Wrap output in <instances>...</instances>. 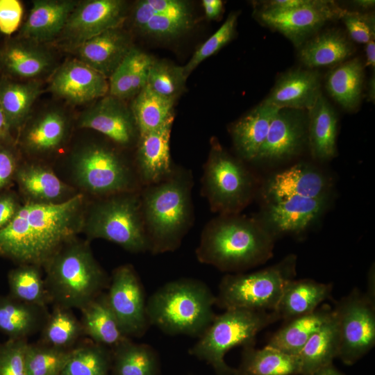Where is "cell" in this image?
<instances>
[{"mask_svg":"<svg viewBox=\"0 0 375 375\" xmlns=\"http://www.w3.org/2000/svg\"><path fill=\"white\" fill-rule=\"evenodd\" d=\"M364 82V66L358 58L337 65L327 75L326 88L344 109L354 110L360 104Z\"/></svg>","mask_w":375,"mask_h":375,"instance_id":"e575fe53","label":"cell"},{"mask_svg":"<svg viewBox=\"0 0 375 375\" xmlns=\"http://www.w3.org/2000/svg\"><path fill=\"white\" fill-rule=\"evenodd\" d=\"M174 101L158 95L147 84L135 96L131 109L139 134L157 129L174 119Z\"/></svg>","mask_w":375,"mask_h":375,"instance_id":"f35d334b","label":"cell"},{"mask_svg":"<svg viewBox=\"0 0 375 375\" xmlns=\"http://www.w3.org/2000/svg\"><path fill=\"white\" fill-rule=\"evenodd\" d=\"M126 15L122 0H89L77 3L62 30V35L74 48L85 41L120 27Z\"/></svg>","mask_w":375,"mask_h":375,"instance_id":"9a60e30c","label":"cell"},{"mask_svg":"<svg viewBox=\"0 0 375 375\" xmlns=\"http://www.w3.org/2000/svg\"><path fill=\"white\" fill-rule=\"evenodd\" d=\"M331 290V284L293 279L286 285L274 312L285 321L312 312L329 298Z\"/></svg>","mask_w":375,"mask_h":375,"instance_id":"83f0119b","label":"cell"},{"mask_svg":"<svg viewBox=\"0 0 375 375\" xmlns=\"http://www.w3.org/2000/svg\"><path fill=\"white\" fill-rule=\"evenodd\" d=\"M187 78L183 67L166 60L154 59L147 84L158 95L175 101L182 91Z\"/></svg>","mask_w":375,"mask_h":375,"instance_id":"ee69618b","label":"cell"},{"mask_svg":"<svg viewBox=\"0 0 375 375\" xmlns=\"http://www.w3.org/2000/svg\"><path fill=\"white\" fill-rule=\"evenodd\" d=\"M333 310L339 334L338 357L353 365L374 346V300L355 289Z\"/></svg>","mask_w":375,"mask_h":375,"instance_id":"8fae6325","label":"cell"},{"mask_svg":"<svg viewBox=\"0 0 375 375\" xmlns=\"http://www.w3.org/2000/svg\"><path fill=\"white\" fill-rule=\"evenodd\" d=\"M11 128L0 106V144H7L11 140Z\"/></svg>","mask_w":375,"mask_h":375,"instance_id":"680465c9","label":"cell"},{"mask_svg":"<svg viewBox=\"0 0 375 375\" xmlns=\"http://www.w3.org/2000/svg\"><path fill=\"white\" fill-rule=\"evenodd\" d=\"M374 2L375 1L374 0H359L355 1L354 3L360 8L369 9L374 7Z\"/></svg>","mask_w":375,"mask_h":375,"instance_id":"6125c7cd","label":"cell"},{"mask_svg":"<svg viewBox=\"0 0 375 375\" xmlns=\"http://www.w3.org/2000/svg\"><path fill=\"white\" fill-rule=\"evenodd\" d=\"M192 171L176 166L165 179L142 187V218L153 254L176 250L194 222Z\"/></svg>","mask_w":375,"mask_h":375,"instance_id":"7a4b0ae2","label":"cell"},{"mask_svg":"<svg viewBox=\"0 0 375 375\" xmlns=\"http://www.w3.org/2000/svg\"><path fill=\"white\" fill-rule=\"evenodd\" d=\"M308 144L312 157L327 160L336 154L338 117L322 94L308 111Z\"/></svg>","mask_w":375,"mask_h":375,"instance_id":"d4e9b609","label":"cell"},{"mask_svg":"<svg viewBox=\"0 0 375 375\" xmlns=\"http://www.w3.org/2000/svg\"><path fill=\"white\" fill-rule=\"evenodd\" d=\"M26 339H8L0 343V375H26Z\"/></svg>","mask_w":375,"mask_h":375,"instance_id":"c3c4849f","label":"cell"},{"mask_svg":"<svg viewBox=\"0 0 375 375\" xmlns=\"http://www.w3.org/2000/svg\"><path fill=\"white\" fill-rule=\"evenodd\" d=\"M342 19L349 37L356 42L367 44L374 40V16L370 13L349 12Z\"/></svg>","mask_w":375,"mask_h":375,"instance_id":"681fc988","label":"cell"},{"mask_svg":"<svg viewBox=\"0 0 375 375\" xmlns=\"http://www.w3.org/2000/svg\"><path fill=\"white\" fill-rule=\"evenodd\" d=\"M328 197L309 198L294 196L267 201L258 218L275 238L277 235L300 233L319 219Z\"/></svg>","mask_w":375,"mask_h":375,"instance_id":"2e32d148","label":"cell"},{"mask_svg":"<svg viewBox=\"0 0 375 375\" xmlns=\"http://www.w3.org/2000/svg\"><path fill=\"white\" fill-rule=\"evenodd\" d=\"M133 96L147 85L149 70L154 59L149 54L133 47L127 54Z\"/></svg>","mask_w":375,"mask_h":375,"instance_id":"f907efd6","label":"cell"},{"mask_svg":"<svg viewBox=\"0 0 375 375\" xmlns=\"http://www.w3.org/2000/svg\"><path fill=\"white\" fill-rule=\"evenodd\" d=\"M216 296L197 279L183 278L158 288L146 303L149 325L163 333L199 338L215 315Z\"/></svg>","mask_w":375,"mask_h":375,"instance_id":"277c9868","label":"cell"},{"mask_svg":"<svg viewBox=\"0 0 375 375\" xmlns=\"http://www.w3.org/2000/svg\"><path fill=\"white\" fill-rule=\"evenodd\" d=\"M56 95L74 103H83L103 97L109 84L103 75L75 58L65 62L54 73L50 85Z\"/></svg>","mask_w":375,"mask_h":375,"instance_id":"ac0fdd59","label":"cell"},{"mask_svg":"<svg viewBox=\"0 0 375 375\" xmlns=\"http://www.w3.org/2000/svg\"><path fill=\"white\" fill-rule=\"evenodd\" d=\"M312 375H344L343 373L338 370L333 365H330L323 367Z\"/></svg>","mask_w":375,"mask_h":375,"instance_id":"94428289","label":"cell"},{"mask_svg":"<svg viewBox=\"0 0 375 375\" xmlns=\"http://www.w3.org/2000/svg\"><path fill=\"white\" fill-rule=\"evenodd\" d=\"M173 122L139 136L134 166L142 187L165 179L174 170L169 150Z\"/></svg>","mask_w":375,"mask_h":375,"instance_id":"d6986e66","label":"cell"},{"mask_svg":"<svg viewBox=\"0 0 375 375\" xmlns=\"http://www.w3.org/2000/svg\"><path fill=\"white\" fill-rule=\"evenodd\" d=\"M40 92L37 82L19 83L8 77L0 78V106L11 130L22 124Z\"/></svg>","mask_w":375,"mask_h":375,"instance_id":"74e56055","label":"cell"},{"mask_svg":"<svg viewBox=\"0 0 375 375\" xmlns=\"http://www.w3.org/2000/svg\"><path fill=\"white\" fill-rule=\"evenodd\" d=\"M278 319L274 311L227 309L215 316L189 353L210 365L217 375H233L225 354L235 347H254L258 332Z\"/></svg>","mask_w":375,"mask_h":375,"instance_id":"8992f818","label":"cell"},{"mask_svg":"<svg viewBox=\"0 0 375 375\" xmlns=\"http://www.w3.org/2000/svg\"><path fill=\"white\" fill-rule=\"evenodd\" d=\"M329 181L315 167L297 163L272 176L264 188L267 201L299 196L309 198L328 197Z\"/></svg>","mask_w":375,"mask_h":375,"instance_id":"ffe728a7","label":"cell"},{"mask_svg":"<svg viewBox=\"0 0 375 375\" xmlns=\"http://www.w3.org/2000/svg\"><path fill=\"white\" fill-rule=\"evenodd\" d=\"M274 242V236L258 218L219 215L205 225L196 256L220 271L240 272L270 258Z\"/></svg>","mask_w":375,"mask_h":375,"instance_id":"3957f363","label":"cell"},{"mask_svg":"<svg viewBox=\"0 0 375 375\" xmlns=\"http://www.w3.org/2000/svg\"><path fill=\"white\" fill-rule=\"evenodd\" d=\"M339 352L337 318L333 309L331 317L308 340L297 355L301 363V375H312L333 364Z\"/></svg>","mask_w":375,"mask_h":375,"instance_id":"d6a6232c","label":"cell"},{"mask_svg":"<svg viewBox=\"0 0 375 375\" xmlns=\"http://www.w3.org/2000/svg\"><path fill=\"white\" fill-rule=\"evenodd\" d=\"M50 65L49 55L28 42L11 40L0 49V69L11 76L36 77L43 74Z\"/></svg>","mask_w":375,"mask_h":375,"instance_id":"836d02e7","label":"cell"},{"mask_svg":"<svg viewBox=\"0 0 375 375\" xmlns=\"http://www.w3.org/2000/svg\"><path fill=\"white\" fill-rule=\"evenodd\" d=\"M74 349H60L42 343L28 344L26 351V375H60Z\"/></svg>","mask_w":375,"mask_h":375,"instance_id":"7bdbcfd3","label":"cell"},{"mask_svg":"<svg viewBox=\"0 0 375 375\" xmlns=\"http://www.w3.org/2000/svg\"><path fill=\"white\" fill-rule=\"evenodd\" d=\"M23 15L22 3L17 0H0V32L11 35L19 27Z\"/></svg>","mask_w":375,"mask_h":375,"instance_id":"f5cc1de1","label":"cell"},{"mask_svg":"<svg viewBox=\"0 0 375 375\" xmlns=\"http://www.w3.org/2000/svg\"><path fill=\"white\" fill-rule=\"evenodd\" d=\"M107 294L108 304L128 338L141 337L149 327L146 301L141 281L131 265L117 267Z\"/></svg>","mask_w":375,"mask_h":375,"instance_id":"7c38bea8","label":"cell"},{"mask_svg":"<svg viewBox=\"0 0 375 375\" xmlns=\"http://www.w3.org/2000/svg\"><path fill=\"white\" fill-rule=\"evenodd\" d=\"M354 51L351 42L340 31L330 29L309 38L300 46L299 57L308 68L340 65Z\"/></svg>","mask_w":375,"mask_h":375,"instance_id":"484cf974","label":"cell"},{"mask_svg":"<svg viewBox=\"0 0 375 375\" xmlns=\"http://www.w3.org/2000/svg\"><path fill=\"white\" fill-rule=\"evenodd\" d=\"M42 343L56 348L69 349L83 334L81 324L69 308L56 306L41 330Z\"/></svg>","mask_w":375,"mask_h":375,"instance_id":"60d3db41","label":"cell"},{"mask_svg":"<svg viewBox=\"0 0 375 375\" xmlns=\"http://www.w3.org/2000/svg\"><path fill=\"white\" fill-rule=\"evenodd\" d=\"M297 257L290 254L279 262L252 273L224 276L215 304L227 309L274 311L288 283L296 274Z\"/></svg>","mask_w":375,"mask_h":375,"instance_id":"ba28073f","label":"cell"},{"mask_svg":"<svg viewBox=\"0 0 375 375\" xmlns=\"http://www.w3.org/2000/svg\"><path fill=\"white\" fill-rule=\"evenodd\" d=\"M15 176L21 190L31 202L59 203L69 194V187L46 166L26 165L17 168Z\"/></svg>","mask_w":375,"mask_h":375,"instance_id":"4dcf8cb0","label":"cell"},{"mask_svg":"<svg viewBox=\"0 0 375 375\" xmlns=\"http://www.w3.org/2000/svg\"><path fill=\"white\" fill-rule=\"evenodd\" d=\"M308 112L279 109L253 162H277L290 159L308 144Z\"/></svg>","mask_w":375,"mask_h":375,"instance_id":"5bb4252c","label":"cell"},{"mask_svg":"<svg viewBox=\"0 0 375 375\" xmlns=\"http://www.w3.org/2000/svg\"><path fill=\"white\" fill-rule=\"evenodd\" d=\"M192 15L158 14L151 17L139 30L156 38H172L186 31L192 24Z\"/></svg>","mask_w":375,"mask_h":375,"instance_id":"7dc6e473","label":"cell"},{"mask_svg":"<svg viewBox=\"0 0 375 375\" xmlns=\"http://www.w3.org/2000/svg\"><path fill=\"white\" fill-rule=\"evenodd\" d=\"M49 315L47 308L0 295V332L8 339H26L42 330Z\"/></svg>","mask_w":375,"mask_h":375,"instance_id":"4316f807","label":"cell"},{"mask_svg":"<svg viewBox=\"0 0 375 375\" xmlns=\"http://www.w3.org/2000/svg\"><path fill=\"white\" fill-rule=\"evenodd\" d=\"M132 48L129 35L121 27L106 31L75 47L78 60L107 78Z\"/></svg>","mask_w":375,"mask_h":375,"instance_id":"44dd1931","label":"cell"},{"mask_svg":"<svg viewBox=\"0 0 375 375\" xmlns=\"http://www.w3.org/2000/svg\"><path fill=\"white\" fill-rule=\"evenodd\" d=\"M278 110L263 101L233 124L231 134L240 159L253 162Z\"/></svg>","mask_w":375,"mask_h":375,"instance_id":"cb8c5ba5","label":"cell"},{"mask_svg":"<svg viewBox=\"0 0 375 375\" xmlns=\"http://www.w3.org/2000/svg\"><path fill=\"white\" fill-rule=\"evenodd\" d=\"M243 161L213 144L201 178V193L212 212L238 214L254 197L256 178Z\"/></svg>","mask_w":375,"mask_h":375,"instance_id":"9c48e42d","label":"cell"},{"mask_svg":"<svg viewBox=\"0 0 375 375\" xmlns=\"http://www.w3.org/2000/svg\"><path fill=\"white\" fill-rule=\"evenodd\" d=\"M72 166L77 184L100 197L142 188L134 164L104 145L92 144L78 151Z\"/></svg>","mask_w":375,"mask_h":375,"instance_id":"30bf717a","label":"cell"},{"mask_svg":"<svg viewBox=\"0 0 375 375\" xmlns=\"http://www.w3.org/2000/svg\"><path fill=\"white\" fill-rule=\"evenodd\" d=\"M78 125L99 132L125 147L136 144L140 136L131 110L122 99L110 94L84 112Z\"/></svg>","mask_w":375,"mask_h":375,"instance_id":"e0dca14e","label":"cell"},{"mask_svg":"<svg viewBox=\"0 0 375 375\" xmlns=\"http://www.w3.org/2000/svg\"><path fill=\"white\" fill-rule=\"evenodd\" d=\"M50 300L66 308L81 309L101 293L108 281L86 243L74 240L44 265Z\"/></svg>","mask_w":375,"mask_h":375,"instance_id":"5b68a950","label":"cell"},{"mask_svg":"<svg viewBox=\"0 0 375 375\" xmlns=\"http://www.w3.org/2000/svg\"><path fill=\"white\" fill-rule=\"evenodd\" d=\"M67 131L64 116L58 112L50 111L39 117L26 129L22 144L32 153L53 151L63 143Z\"/></svg>","mask_w":375,"mask_h":375,"instance_id":"8d00e7d4","label":"cell"},{"mask_svg":"<svg viewBox=\"0 0 375 375\" xmlns=\"http://www.w3.org/2000/svg\"><path fill=\"white\" fill-rule=\"evenodd\" d=\"M132 253L149 251L141 209L140 191L101 197L89 209L83 230Z\"/></svg>","mask_w":375,"mask_h":375,"instance_id":"52a82bcc","label":"cell"},{"mask_svg":"<svg viewBox=\"0 0 375 375\" xmlns=\"http://www.w3.org/2000/svg\"><path fill=\"white\" fill-rule=\"evenodd\" d=\"M113 375H158L159 364L154 349L146 344L125 340L111 349Z\"/></svg>","mask_w":375,"mask_h":375,"instance_id":"d590c367","label":"cell"},{"mask_svg":"<svg viewBox=\"0 0 375 375\" xmlns=\"http://www.w3.org/2000/svg\"><path fill=\"white\" fill-rule=\"evenodd\" d=\"M237 19V13H231L219 28L196 50L187 64L183 66L187 77L201 62L217 53L233 38Z\"/></svg>","mask_w":375,"mask_h":375,"instance_id":"f6af8a7d","label":"cell"},{"mask_svg":"<svg viewBox=\"0 0 375 375\" xmlns=\"http://www.w3.org/2000/svg\"><path fill=\"white\" fill-rule=\"evenodd\" d=\"M17 159L7 144H0V190L4 188L15 175Z\"/></svg>","mask_w":375,"mask_h":375,"instance_id":"db71d44e","label":"cell"},{"mask_svg":"<svg viewBox=\"0 0 375 375\" xmlns=\"http://www.w3.org/2000/svg\"><path fill=\"white\" fill-rule=\"evenodd\" d=\"M333 313L329 306L317 308L312 312L285 321L271 338L267 345L286 353L297 356L308 340Z\"/></svg>","mask_w":375,"mask_h":375,"instance_id":"f1b7e54d","label":"cell"},{"mask_svg":"<svg viewBox=\"0 0 375 375\" xmlns=\"http://www.w3.org/2000/svg\"><path fill=\"white\" fill-rule=\"evenodd\" d=\"M301 363L298 356L286 353L268 345L262 349L243 348L239 367L233 375H298Z\"/></svg>","mask_w":375,"mask_h":375,"instance_id":"f546056e","label":"cell"},{"mask_svg":"<svg viewBox=\"0 0 375 375\" xmlns=\"http://www.w3.org/2000/svg\"><path fill=\"white\" fill-rule=\"evenodd\" d=\"M83 195L59 203L29 201L0 230V256L21 264L45 265L83 230Z\"/></svg>","mask_w":375,"mask_h":375,"instance_id":"6da1fadb","label":"cell"},{"mask_svg":"<svg viewBox=\"0 0 375 375\" xmlns=\"http://www.w3.org/2000/svg\"><path fill=\"white\" fill-rule=\"evenodd\" d=\"M20 206L13 195L0 196V230L12 220Z\"/></svg>","mask_w":375,"mask_h":375,"instance_id":"11a10c76","label":"cell"},{"mask_svg":"<svg viewBox=\"0 0 375 375\" xmlns=\"http://www.w3.org/2000/svg\"><path fill=\"white\" fill-rule=\"evenodd\" d=\"M366 65L374 69L375 66V43L372 40L366 44L365 47Z\"/></svg>","mask_w":375,"mask_h":375,"instance_id":"91938a15","label":"cell"},{"mask_svg":"<svg viewBox=\"0 0 375 375\" xmlns=\"http://www.w3.org/2000/svg\"><path fill=\"white\" fill-rule=\"evenodd\" d=\"M109 79L108 93L110 95L122 100L134 97L127 55L112 72Z\"/></svg>","mask_w":375,"mask_h":375,"instance_id":"816d5d0a","label":"cell"},{"mask_svg":"<svg viewBox=\"0 0 375 375\" xmlns=\"http://www.w3.org/2000/svg\"><path fill=\"white\" fill-rule=\"evenodd\" d=\"M77 3L71 0L34 1L20 38L34 42L53 39L62 31Z\"/></svg>","mask_w":375,"mask_h":375,"instance_id":"603a6c76","label":"cell"},{"mask_svg":"<svg viewBox=\"0 0 375 375\" xmlns=\"http://www.w3.org/2000/svg\"><path fill=\"white\" fill-rule=\"evenodd\" d=\"M83 333L94 342L113 348L129 338L112 312L106 293H101L81 309Z\"/></svg>","mask_w":375,"mask_h":375,"instance_id":"1f68e13d","label":"cell"},{"mask_svg":"<svg viewBox=\"0 0 375 375\" xmlns=\"http://www.w3.org/2000/svg\"><path fill=\"white\" fill-rule=\"evenodd\" d=\"M111 367L112 351L94 342L75 348L60 375H110Z\"/></svg>","mask_w":375,"mask_h":375,"instance_id":"b9f144b4","label":"cell"},{"mask_svg":"<svg viewBox=\"0 0 375 375\" xmlns=\"http://www.w3.org/2000/svg\"><path fill=\"white\" fill-rule=\"evenodd\" d=\"M320 78L317 71L294 69L282 75L264 100L278 109L308 111L322 95Z\"/></svg>","mask_w":375,"mask_h":375,"instance_id":"7402d4cb","label":"cell"},{"mask_svg":"<svg viewBox=\"0 0 375 375\" xmlns=\"http://www.w3.org/2000/svg\"><path fill=\"white\" fill-rule=\"evenodd\" d=\"M202 5L206 16L209 19H215L221 14L223 3L220 0H203Z\"/></svg>","mask_w":375,"mask_h":375,"instance_id":"6f0895ef","label":"cell"},{"mask_svg":"<svg viewBox=\"0 0 375 375\" xmlns=\"http://www.w3.org/2000/svg\"><path fill=\"white\" fill-rule=\"evenodd\" d=\"M369 97L371 98V99L373 100L374 99V78L373 76V78H371L370 81H369Z\"/></svg>","mask_w":375,"mask_h":375,"instance_id":"be15d7a7","label":"cell"},{"mask_svg":"<svg viewBox=\"0 0 375 375\" xmlns=\"http://www.w3.org/2000/svg\"><path fill=\"white\" fill-rule=\"evenodd\" d=\"M10 295L27 303L46 308L51 301L38 265L22 264L8 274Z\"/></svg>","mask_w":375,"mask_h":375,"instance_id":"ab89813d","label":"cell"},{"mask_svg":"<svg viewBox=\"0 0 375 375\" xmlns=\"http://www.w3.org/2000/svg\"><path fill=\"white\" fill-rule=\"evenodd\" d=\"M158 14L192 15L188 3L180 0H142L136 3L133 20L140 28L151 17Z\"/></svg>","mask_w":375,"mask_h":375,"instance_id":"bcb514c9","label":"cell"},{"mask_svg":"<svg viewBox=\"0 0 375 375\" xmlns=\"http://www.w3.org/2000/svg\"><path fill=\"white\" fill-rule=\"evenodd\" d=\"M306 0H273L262 1L258 12H281L301 6Z\"/></svg>","mask_w":375,"mask_h":375,"instance_id":"9f6ffc18","label":"cell"},{"mask_svg":"<svg viewBox=\"0 0 375 375\" xmlns=\"http://www.w3.org/2000/svg\"><path fill=\"white\" fill-rule=\"evenodd\" d=\"M347 10L334 1L306 0L297 8L281 12H258L260 21L300 47L326 22L341 19Z\"/></svg>","mask_w":375,"mask_h":375,"instance_id":"4fadbf2b","label":"cell"}]
</instances>
